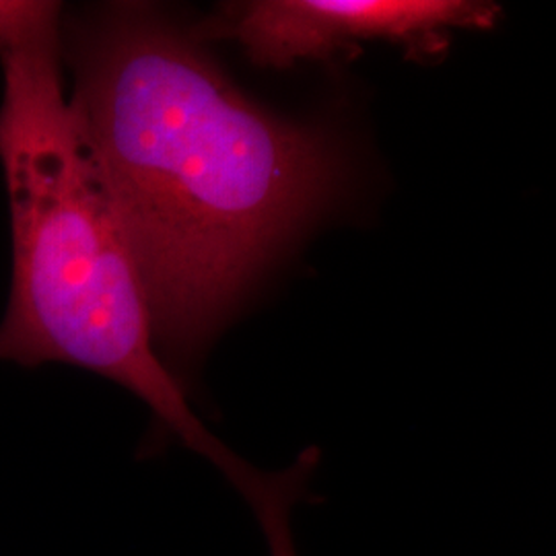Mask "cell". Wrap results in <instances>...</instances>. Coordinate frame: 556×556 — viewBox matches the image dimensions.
Returning a JSON list of instances; mask_svg holds the SVG:
<instances>
[{"mask_svg":"<svg viewBox=\"0 0 556 556\" xmlns=\"http://www.w3.org/2000/svg\"><path fill=\"white\" fill-rule=\"evenodd\" d=\"M60 54L157 351L178 378L245 285L332 194L337 149L318 128L248 100L192 27L153 4L60 20Z\"/></svg>","mask_w":556,"mask_h":556,"instance_id":"6da1fadb","label":"cell"},{"mask_svg":"<svg viewBox=\"0 0 556 556\" xmlns=\"http://www.w3.org/2000/svg\"><path fill=\"white\" fill-rule=\"evenodd\" d=\"M60 20L56 2H0V167L13 233L0 363H66L116 381L219 470L262 536L282 538L307 497L305 470L266 472L229 450L163 363L137 262L64 91Z\"/></svg>","mask_w":556,"mask_h":556,"instance_id":"7a4b0ae2","label":"cell"},{"mask_svg":"<svg viewBox=\"0 0 556 556\" xmlns=\"http://www.w3.org/2000/svg\"><path fill=\"white\" fill-rule=\"evenodd\" d=\"M501 9L480 0H258L220 9L194 25L202 43L233 40L262 66L287 68L353 41L390 40L433 56L454 29H489Z\"/></svg>","mask_w":556,"mask_h":556,"instance_id":"3957f363","label":"cell"}]
</instances>
